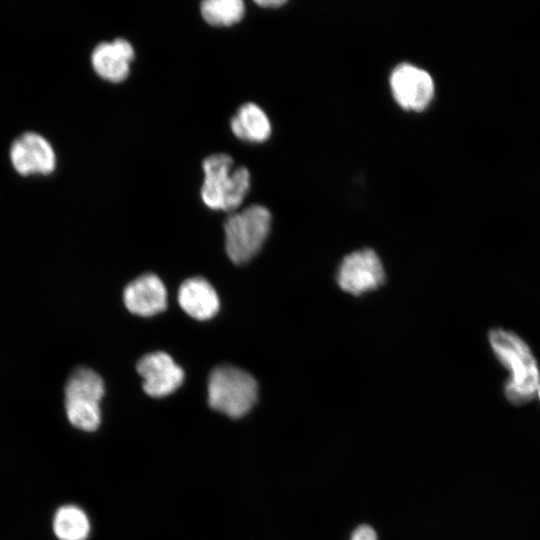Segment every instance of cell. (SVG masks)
Instances as JSON below:
<instances>
[{
	"label": "cell",
	"instance_id": "8",
	"mask_svg": "<svg viewBox=\"0 0 540 540\" xmlns=\"http://www.w3.org/2000/svg\"><path fill=\"white\" fill-rule=\"evenodd\" d=\"M10 160L21 175H49L56 166V155L51 144L40 134L26 132L17 137L10 148Z\"/></svg>",
	"mask_w": 540,
	"mask_h": 540
},
{
	"label": "cell",
	"instance_id": "12",
	"mask_svg": "<svg viewBox=\"0 0 540 540\" xmlns=\"http://www.w3.org/2000/svg\"><path fill=\"white\" fill-rule=\"evenodd\" d=\"M177 296L182 310L196 320L211 319L220 307L217 292L202 277L186 279L180 285Z\"/></svg>",
	"mask_w": 540,
	"mask_h": 540
},
{
	"label": "cell",
	"instance_id": "17",
	"mask_svg": "<svg viewBox=\"0 0 540 540\" xmlns=\"http://www.w3.org/2000/svg\"><path fill=\"white\" fill-rule=\"evenodd\" d=\"M255 3L264 8H277L286 3L283 0H257Z\"/></svg>",
	"mask_w": 540,
	"mask_h": 540
},
{
	"label": "cell",
	"instance_id": "10",
	"mask_svg": "<svg viewBox=\"0 0 540 540\" xmlns=\"http://www.w3.org/2000/svg\"><path fill=\"white\" fill-rule=\"evenodd\" d=\"M123 300L131 313L148 317L166 309L167 292L157 275L145 273L125 287Z\"/></svg>",
	"mask_w": 540,
	"mask_h": 540
},
{
	"label": "cell",
	"instance_id": "5",
	"mask_svg": "<svg viewBox=\"0 0 540 540\" xmlns=\"http://www.w3.org/2000/svg\"><path fill=\"white\" fill-rule=\"evenodd\" d=\"M104 383L92 369H75L65 386V410L69 422L84 431H94L101 422L100 401Z\"/></svg>",
	"mask_w": 540,
	"mask_h": 540
},
{
	"label": "cell",
	"instance_id": "6",
	"mask_svg": "<svg viewBox=\"0 0 540 540\" xmlns=\"http://www.w3.org/2000/svg\"><path fill=\"white\" fill-rule=\"evenodd\" d=\"M384 280L381 260L371 249H362L347 255L337 272L340 288L353 295L372 291L381 286Z\"/></svg>",
	"mask_w": 540,
	"mask_h": 540
},
{
	"label": "cell",
	"instance_id": "4",
	"mask_svg": "<svg viewBox=\"0 0 540 540\" xmlns=\"http://www.w3.org/2000/svg\"><path fill=\"white\" fill-rule=\"evenodd\" d=\"M271 213L261 205L233 212L224 222L225 249L234 264H246L265 243L271 227Z\"/></svg>",
	"mask_w": 540,
	"mask_h": 540
},
{
	"label": "cell",
	"instance_id": "9",
	"mask_svg": "<svg viewBox=\"0 0 540 540\" xmlns=\"http://www.w3.org/2000/svg\"><path fill=\"white\" fill-rule=\"evenodd\" d=\"M136 368L143 378L145 393L154 398L172 394L184 380L182 368L162 351L146 354L138 361Z\"/></svg>",
	"mask_w": 540,
	"mask_h": 540
},
{
	"label": "cell",
	"instance_id": "11",
	"mask_svg": "<svg viewBox=\"0 0 540 540\" xmlns=\"http://www.w3.org/2000/svg\"><path fill=\"white\" fill-rule=\"evenodd\" d=\"M135 56L133 46L123 38L98 44L91 55L94 71L104 80L121 82L130 72V64Z\"/></svg>",
	"mask_w": 540,
	"mask_h": 540
},
{
	"label": "cell",
	"instance_id": "2",
	"mask_svg": "<svg viewBox=\"0 0 540 540\" xmlns=\"http://www.w3.org/2000/svg\"><path fill=\"white\" fill-rule=\"evenodd\" d=\"M233 159L226 153H216L203 161L204 181L201 197L213 210L234 212L249 192L250 172L246 167H233Z\"/></svg>",
	"mask_w": 540,
	"mask_h": 540
},
{
	"label": "cell",
	"instance_id": "1",
	"mask_svg": "<svg viewBox=\"0 0 540 540\" xmlns=\"http://www.w3.org/2000/svg\"><path fill=\"white\" fill-rule=\"evenodd\" d=\"M488 340L497 359L510 372L504 385L509 402L522 405L537 396L540 388L539 366L525 341L502 328L490 330Z\"/></svg>",
	"mask_w": 540,
	"mask_h": 540
},
{
	"label": "cell",
	"instance_id": "7",
	"mask_svg": "<svg viewBox=\"0 0 540 540\" xmlns=\"http://www.w3.org/2000/svg\"><path fill=\"white\" fill-rule=\"evenodd\" d=\"M389 84L395 101L408 111L424 110L434 96L430 74L409 63H401L393 69Z\"/></svg>",
	"mask_w": 540,
	"mask_h": 540
},
{
	"label": "cell",
	"instance_id": "14",
	"mask_svg": "<svg viewBox=\"0 0 540 540\" xmlns=\"http://www.w3.org/2000/svg\"><path fill=\"white\" fill-rule=\"evenodd\" d=\"M53 530L59 540H86L90 523L83 510L74 505H65L54 515Z\"/></svg>",
	"mask_w": 540,
	"mask_h": 540
},
{
	"label": "cell",
	"instance_id": "16",
	"mask_svg": "<svg viewBox=\"0 0 540 540\" xmlns=\"http://www.w3.org/2000/svg\"><path fill=\"white\" fill-rule=\"evenodd\" d=\"M350 540H377V535L372 527L361 525L354 530Z\"/></svg>",
	"mask_w": 540,
	"mask_h": 540
},
{
	"label": "cell",
	"instance_id": "13",
	"mask_svg": "<svg viewBox=\"0 0 540 540\" xmlns=\"http://www.w3.org/2000/svg\"><path fill=\"white\" fill-rule=\"evenodd\" d=\"M233 134L246 142L261 143L271 134V124L267 114L257 104H243L231 118Z\"/></svg>",
	"mask_w": 540,
	"mask_h": 540
},
{
	"label": "cell",
	"instance_id": "18",
	"mask_svg": "<svg viewBox=\"0 0 540 540\" xmlns=\"http://www.w3.org/2000/svg\"><path fill=\"white\" fill-rule=\"evenodd\" d=\"M537 396H538V397H539V399H540V388H539V391H538V394H537Z\"/></svg>",
	"mask_w": 540,
	"mask_h": 540
},
{
	"label": "cell",
	"instance_id": "15",
	"mask_svg": "<svg viewBox=\"0 0 540 540\" xmlns=\"http://www.w3.org/2000/svg\"><path fill=\"white\" fill-rule=\"evenodd\" d=\"M203 19L213 26H230L238 23L245 14L242 0H206L200 5Z\"/></svg>",
	"mask_w": 540,
	"mask_h": 540
},
{
	"label": "cell",
	"instance_id": "3",
	"mask_svg": "<svg viewBox=\"0 0 540 540\" xmlns=\"http://www.w3.org/2000/svg\"><path fill=\"white\" fill-rule=\"evenodd\" d=\"M207 391L209 406L231 418L246 415L258 397L254 377L232 365H220L211 371Z\"/></svg>",
	"mask_w": 540,
	"mask_h": 540
}]
</instances>
